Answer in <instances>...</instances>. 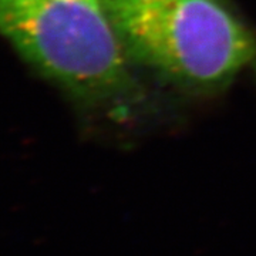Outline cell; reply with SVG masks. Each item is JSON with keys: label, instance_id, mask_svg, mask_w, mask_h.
<instances>
[{"label": "cell", "instance_id": "6da1fadb", "mask_svg": "<svg viewBox=\"0 0 256 256\" xmlns=\"http://www.w3.org/2000/svg\"><path fill=\"white\" fill-rule=\"evenodd\" d=\"M130 58L196 92L254 62V37L220 0H102Z\"/></svg>", "mask_w": 256, "mask_h": 256}, {"label": "cell", "instance_id": "7a4b0ae2", "mask_svg": "<svg viewBox=\"0 0 256 256\" xmlns=\"http://www.w3.org/2000/svg\"><path fill=\"white\" fill-rule=\"evenodd\" d=\"M0 36L82 101L111 100L131 87V58L102 0H0Z\"/></svg>", "mask_w": 256, "mask_h": 256}]
</instances>
